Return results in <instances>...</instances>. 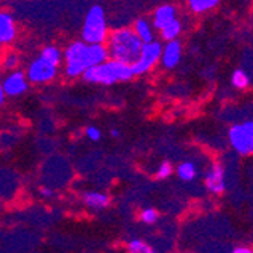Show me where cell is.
Returning a JSON list of instances; mask_svg holds the SVG:
<instances>
[{
	"mask_svg": "<svg viewBox=\"0 0 253 253\" xmlns=\"http://www.w3.org/2000/svg\"><path fill=\"white\" fill-rule=\"evenodd\" d=\"M106 45L112 59H119L132 65L140 56L144 42L136 35L133 28H119L109 32Z\"/></svg>",
	"mask_w": 253,
	"mask_h": 253,
	"instance_id": "obj_1",
	"label": "cell"
},
{
	"mask_svg": "<svg viewBox=\"0 0 253 253\" xmlns=\"http://www.w3.org/2000/svg\"><path fill=\"white\" fill-rule=\"evenodd\" d=\"M135 76L132 65L119 59L109 58L106 62L88 68L82 79L88 84L96 85H114L117 82L130 81Z\"/></svg>",
	"mask_w": 253,
	"mask_h": 253,
	"instance_id": "obj_2",
	"label": "cell"
},
{
	"mask_svg": "<svg viewBox=\"0 0 253 253\" xmlns=\"http://www.w3.org/2000/svg\"><path fill=\"white\" fill-rule=\"evenodd\" d=\"M91 67L93 59H91L89 42L78 40L67 45L64 50V73L67 78H81Z\"/></svg>",
	"mask_w": 253,
	"mask_h": 253,
	"instance_id": "obj_3",
	"label": "cell"
},
{
	"mask_svg": "<svg viewBox=\"0 0 253 253\" xmlns=\"http://www.w3.org/2000/svg\"><path fill=\"white\" fill-rule=\"evenodd\" d=\"M109 37V28H108V20L106 12L100 5H93L84 20V26L81 31V38L89 44L96 42H106Z\"/></svg>",
	"mask_w": 253,
	"mask_h": 253,
	"instance_id": "obj_4",
	"label": "cell"
},
{
	"mask_svg": "<svg viewBox=\"0 0 253 253\" xmlns=\"http://www.w3.org/2000/svg\"><path fill=\"white\" fill-rule=\"evenodd\" d=\"M229 143L240 155H253V120L237 123L227 132Z\"/></svg>",
	"mask_w": 253,
	"mask_h": 253,
	"instance_id": "obj_5",
	"label": "cell"
},
{
	"mask_svg": "<svg viewBox=\"0 0 253 253\" xmlns=\"http://www.w3.org/2000/svg\"><path fill=\"white\" fill-rule=\"evenodd\" d=\"M163 47L164 45L156 40H153L150 42H144L140 56H138V59L132 64V70H133L135 76H143V75L149 73L158 62H161Z\"/></svg>",
	"mask_w": 253,
	"mask_h": 253,
	"instance_id": "obj_6",
	"label": "cell"
},
{
	"mask_svg": "<svg viewBox=\"0 0 253 253\" xmlns=\"http://www.w3.org/2000/svg\"><path fill=\"white\" fill-rule=\"evenodd\" d=\"M26 75L31 84H35V85L49 84L56 78L58 67L50 64L49 61H45L44 58L38 56L29 62L26 68Z\"/></svg>",
	"mask_w": 253,
	"mask_h": 253,
	"instance_id": "obj_7",
	"label": "cell"
},
{
	"mask_svg": "<svg viewBox=\"0 0 253 253\" xmlns=\"http://www.w3.org/2000/svg\"><path fill=\"white\" fill-rule=\"evenodd\" d=\"M29 79L26 72L21 70H11L2 81V88L5 91V94L8 97H18L21 94H25L29 88Z\"/></svg>",
	"mask_w": 253,
	"mask_h": 253,
	"instance_id": "obj_8",
	"label": "cell"
},
{
	"mask_svg": "<svg viewBox=\"0 0 253 253\" xmlns=\"http://www.w3.org/2000/svg\"><path fill=\"white\" fill-rule=\"evenodd\" d=\"M182 59V44L177 40L166 41L163 47V56H161V64L167 70L177 67Z\"/></svg>",
	"mask_w": 253,
	"mask_h": 253,
	"instance_id": "obj_9",
	"label": "cell"
},
{
	"mask_svg": "<svg viewBox=\"0 0 253 253\" xmlns=\"http://www.w3.org/2000/svg\"><path fill=\"white\" fill-rule=\"evenodd\" d=\"M205 183H206V188H208L212 194H221L224 191V169L221 164L214 163L208 173H206L205 177Z\"/></svg>",
	"mask_w": 253,
	"mask_h": 253,
	"instance_id": "obj_10",
	"label": "cell"
},
{
	"mask_svg": "<svg viewBox=\"0 0 253 253\" xmlns=\"http://www.w3.org/2000/svg\"><path fill=\"white\" fill-rule=\"evenodd\" d=\"M176 15H177V9L171 3H166V5L158 6L152 15V23H153L155 29L161 31L164 26H167L169 23L174 21L177 18Z\"/></svg>",
	"mask_w": 253,
	"mask_h": 253,
	"instance_id": "obj_11",
	"label": "cell"
},
{
	"mask_svg": "<svg viewBox=\"0 0 253 253\" xmlns=\"http://www.w3.org/2000/svg\"><path fill=\"white\" fill-rule=\"evenodd\" d=\"M17 37V25L14 21V17L6 12L2 11L0 12V42L3 45L11 44Z\"/></svg>",
	"mask_w": 253,
	"mask_h": 253,
	"instance_id": "obj_12",
	"label": "cell"
},
{
	"mask_svg": "<svg viewBox=\"0 0 253 253\" xmlns=\"http://www.w3.org/2000/svg\"><path fill=\"white\" fill-rule=\"evenodd\" d=\"M132 28L136 32V35L143 40V42H150L155 40V32H153L155 26L147 18H136Z\"/></svg>",
	"mask_w": 253,
	"mask_h": 253,
	"instance_id": "obj_13",
	"label": "cell"
},
{
	"mask_svg": "<svg viewBox=\"0 0 253 253\" xmlns=\"http://www.w3.org/2000/svg\"><path fill=\"white\" fill-rule=\"evenodd\" d=\"M220 3V0H187L188 9L193 14H208L212 9H215Z\"/></svg>",
	"mask_w": 253,
	"mask_h": 253,
	"instance_id": "obj_14",
	"label": "cell"
},
{
	"mask_svg": "<svg viewBox=\"0 0 253 253\" xmlns=\"http://www.w3.org/2000/svg\"><path fill=\"white\" fill-rule=\"evenodd\" d=\"M84 203L88 208L93 210H103L109 205V197L103 193H96V191H89L84 194Z\"/></svg>",
	"mask_w": 253,
	"mask_h": 253,
	"instance_id": "obj_15",
	"label": "cell"
},
{
	"mask_svg": "<svg viewBox=\"0 0 253 253\" xmlns=\"http://www.w3.org/2000/svg\"><path fill=\"white\" fill-rule=\"evenodd\" d=\"M40 56L56 67H59L64 62V53L61 52V49L56 47V45H45V47L41 49Z\"/></svg>",
	"mask_w": 253,
	"mask_h": 253,
	"instance_id": "obj_16",
	"label": "cell"
},
{
	"mask_svg": "<svg viewBox=\"0 0 253 253\" xmlns=\"http://www.w3.org/2000/svg\"><path fill=\"white\" fill-rule=\"evenodd\" d=\"M182 34V23L180 20H174L171 23H169L167 26H164L163 29L159 31V35L164 41H173V40H177L179 35Z\"/></svg>",
	"mask_w": 253,
	"mask_h": 253,
	"instance_id": "obj_17",
	"label": "cell"
},
{
	"mask_svg": "<svg viewBox=\"0 0 253 253\" xmlns=\"http://www.w3.org/2000/svg\"><path fill=\"white\" fill-rule=\"evenodd\" d=\"M176 173L182 180H193L197 174V169H196L194 163H191V161H185V163L179 164V167L176 169Z\"/></svg>",
	"mask_w": 253,
	"mask_h": 253,
	"instance_id": "obj_18",
	"label": "cell"
},
{
	"mask_svg": "<svg viewBox=\"0 0 253 253\" xmlns=\"http://www.w3.org/2000/svg\"><path fill=\"white\" fill-rule=\"evenodd\" d=\"M231 82H232L234 88H237V89H246L249 86V84H250V78H249V75L244 70H241V68H237V70L232 73Z\"/></svg>",
	"mask_w": 253,
	"mask_h": 253,
	"instance_id": "obj_19",
	"label": "cell"
},
{
	"mask_svg": "<svg viewBox=\"0 0 253 253\" xmlns=\"http://www.w3.org/2000/svg\"><path fill=\"white\" fill-rule=\"evenodd\" d=\"M127 250H129V253H156L144 241H140V240L130 241L129 246H127Z\"/></svg>",
	"mask_w": 253,
	"mask_h": 253,
	"instance_id": "obj_20",
	"label": "cell"
},
{
	"mask_svg": "<svg viewBox=\"0 0 253 253\" xmlns=\"http://www.w3.org/2000/svg\"><path fill=\"white\" fill-rule=\"evenodd\" d=\"M18 61H20V58H18L17 53L8 52V55H6L5 59H3V67L8 68L9 72H11V70H15V67H17V64H18Z\"/></svg>",
	"mask_w": 253,
	"mask_h": 253,
	"instance_id": "obj_21",
	"label": "cell"
},
{
	"mask_svg": "<svg viewBox=\"0 0 253 253\" xmlns=\"http://www.w3.org/2000/svg\"><path fill=\"white\" fill-rule=\"evenodd\" d=\"M171 173H173V167H171V164H170V163H167V161H164V163L159 166L158 171H156V177H158V179H167Z\"/></svg>",
	"mask_w": 253,
	"mask_h": 253,
	"instance_id": "obj_22",
	"label": "cell"
},
{
	"mask_svg": "<svg viewBox=\"0 0 253 253\" xmlns=\"http://www.w3.org/2000/svg\"><path fill=\"white\" fill-rule=\"evenodd\" d=\"M85 135L89 138L91 141H99L100 138H102V132L97 126H88L85 129Z\"/></svg>",
	"mask_w": 253,
	"mask_h": 253,
	"instance_id": "obj_23",
	"label": "cell"
},
{
	"mask_svg": "<svg viewBox=\"0 0 253 253\" xmlns=\"http://www.w3.org/2000/svg\"><path fill=\"white\" fill-rule=\"evenodd\" d=\"M141 220H143L144 223L152 224V223H155V221L158 220V212H156L155 210H152V208H147V210H144V211L141 212Z\"/></svg>",
	"mask_w": 253,
	"mask_h": 253,
	"instance_id": "obj_24",
	"label": "cell"
},
{
	"mask_svg": "<svg viewBox=\"0 0 253 253\" xmlns=\"http://www.w3.org/2000/svg\"><path fill=\"white\" fill-rule=\"evenodd\" d=\"M40 193H41V196H44V197H52V196H53V191H52L50 188H45V187H42V188L40 190Z\"/></svg>",
	"mask_w": 253,
	"mask_h": 253,
	"instance_id": "obj_25",
	"label": "cell"
},
{
	"mask_svg": "<svg viewBox=\"0 0 253 253\" xmlns=\"http://www.w3.org/2000/svg\"><path fill=\"white\" fill-rule=\"evenodd\" d=\"M234 253H253V252L250 249H246V247H238L234 250Z\"/></svg>",
	"mask_w": 253,
	"mask_h": 253,
	"instance_id": "obj_26",
	"label": "cell"
},
{
	"mask_svg": "<svg viewBox=\"0 0 253 253\" xmlns=\"http://www.w3.org/2000/svg\"><path fill=\"white\" fill-rule=\"evenodd\" d=\"M6 94H5V91L2 89V88H0V105H3L5 103V100H6Z\"/></svg>",
	"mask_w": 253,
	"mask_h": 253,
	"instance_id": "obj_27",
	"label": "cell"
},
{
	"mask_svg": "<svg viewBox=\"0 0 253 253\" xmlns=\"http://www.w3.org/2000/svg\"><path fill=\"white\" fill-rule=\"evenodd\" d=\"M111 135H112L114 138H119V136H120V132H119L117 129H112V130H111Z\"/></svg>",
	"mask_w": 253,
	"mask_h": 253,
	"instance_id": "obj_28",
	"label": "cell"
}]
</instances>
